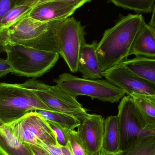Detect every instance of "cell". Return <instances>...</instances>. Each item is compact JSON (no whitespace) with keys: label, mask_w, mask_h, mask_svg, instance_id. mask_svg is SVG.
I'll return each instance as SVG.
<instances>
[{"label":"cell","mask_w":155,"mask_h":155,"mask_svg":"<svg viewBox=\"0 0 155 155\" xmlns=\"http://www.w3.org/2000/svg\"><path fill=\"white\" fill-rule=\"evenodd\" d=\"M140 77L155 86V58L135 57L122 63Z\"/></svg>","instance_id":"18"},{"label":"cell","mask_w":155,"mask_h":155,"mask_svg":"<svg viewBox=\"0 0 155 155\" xmlns=\"http://www.w3.org/2000/svg\"><path fill=\"white\" fill-rule=\"evenodd\" d=\"M31 149L34 155H51L46 150L38 146L25 144Z\"/></svg>","instance_id":"29"},{"label":"cell","mask_w":155,"mask_h":155,"mask_svg":"<svg viewBox=\"0 0 155 155\" xmlns=\"http://www.w3.org/2000/svg\"><path fill=\"white\" fill-rule=\"evenodd\" d=\"M152 11H153V14H152V17H151L150 22L148 24V25L155 30V3L154 6L153 8Z\"/></svg>","instance_id":"30"},{"label":"cell","mask_w":155,"mask_h":155,"mask_svg":"<svg viewBox=\"0 0 155 155\" xmlns=\"http://www.w3.org/2000/svg\"><path fill=\"white\" fill-rule=\"evenodd\" d=\"M104 77L128 96L134 94L155 95V86L137 75L122 64L103 73Z\"/></svg>","instance_id":"10"},{"label":"cell","mask_w":155,"mask_h":155,"mask_svg":"<svg viewBox=\"0 0 155 155\" xmlns=\"http://www.w3.org/2000/svg\"><path fill=\"white\" fill-rule=\"evenodd\" d=\"M66 1L76 4L81 7L84 4L89 2L92 0H12L11 8L17 5H27L31 7H34L37 5L52 1Z\"/></svg>","instance_id":"25"},{"label":"cell","mask_w":155,"mask_h":155,"mask_svg":"<svg viewBox=\"0 0 155 155\" xmlns=\"http://www.w3.org/2000/svg\"><path fill=\"white\" fill-rule=\"evenodd\" d=\"M120 133L117 116L107 117L104 120V134L100 153H120Z\"/></svg>","instance_id":"17"},{"label":"cell","mask_w":155,"mask_h":155,"mask_svg":"<svg viewBox=\"0 0 155 155\" xmlns=\"http://www.w3.org/2000/svg\"><path fill=\"white\" fill-rule=\"evenodd\" d=\"M32 7L20 5L12 7L0 23V31L8 29L20 19L27 15Z\"/></svg>","instance_id":"21"},{"label":"cell","mask_w":155,"mask_h":155,"mask_svg":"<svg viewBox=\"0 0 155 155\" xmlns=\"http://www.w3.org/2000/svg\"><path fill=\"white\" fill-rule=\"evenodd\" d=\"M84 29L80 22L73 17L63 20L57 28L58 53L72 73L78 71L80 53L86 43Z\"/></svg>","instance_id":"7"},{"label":"cell","mask_w":155,"mask_h":155,"mask_svg":"<svg viewBox=\"0 0 155 155\" xmlns=\"http://www.w3.org/2000/svg\"><path fill=\"white\" fill-rule=\"evenodd\" d=\"M0 155H34L25 144L21 142L5 124L0 122Z\"/></svg>","instance_id":"16"},{"label":"cell","mask_w":155,"mask_h":155,"mask_svg":"<svg viewBox=\"0 0 155 155\" xmlns=\"http://www.w3.org/2000/svg\"><path fill=\"white\" fill-rule=\"evenodd\" d=\"M12 73V69L7 60L0 58V78Z\"/></svg>","instance_id":"28"},{"label":"cell","mask_w":155,"mask_h":155,"mask_svg":"<svg viewBox=\"0 0 155 155\" xmlns=\"http://www.w3.org/2000/svg\"><path fill=\"white\" fill-rule=\"evenodd\" d=\"M77 133L88 155H97L102 148L104 120L100 115L87 114L81 118Z\"/></svg>","instance_id":"11"},{"label":"cell","mask_w":155,"mask_h":155,"mask_svg":"<svg viewBox=\"0 0 155 155\" xmlns=\"http://www.w3.org/2000/svg\"><path fill=\"white\" fill-rule=\"evenodd\" d=\"M20 84L31 90L51 110L71 115L79 121L87 114L76 97L70 95L56 85H49L35 78L29 79Z\"/></svg>","instance_id":"6"},{"label":"cell","mask_w":155,"mask_h":155,"mask_svg":"<svg viewBox=\"0 0 155 155\" xmlns=\"http://www.w3.org/2000/svg\"><path fill=\"white\" fill-rule=\"evenodd\" d=\"M130 96L140 112L143 129L155 134V95L134 94Z\"/></svg>","instance_id":"15"},{"label":"cell","mask_w":155,"mask_h":155,"mask_svg":"<svg viewBox=\"0 0 155 155\" xmlns=\"http://www.w3.org/2000/svg\"><path fill=\"white\" fill-rule=\"evenodd\" d=\"M62 20L45 22L27 15L8 29L1 31L0 39L41 51L58 53L56 32Z\"/></svg>","instance_id":"2"},{"label":"cell","mask_w":155,"mask_h":155,"mask_svg":"<svg viewBox=\"0 0 155 155\" xmlns=\"http://www.w3.org/2000/svg\"><path fill=\"white\" fill-rule=\"evenodd\" d=\"M12 0H0V23L11 8Z\"/></svg>","instance_id":"27"},{"label":"cell","mask_w":155,"mask_h":155,"mask_svg":"<svg viewBox=\"0 0 155 155\" xmlns=\"http://www.w3.org/2000/svg\"><path fill=\"white\" fill-rule=\"evenodd\" d=\"M129 55L155 58V30L145 21L136 37Z\"/></svg>","instance_id":"14"},{"label":"cell","mask_w":155,"mask_h":155,"mask_svg":"<svg viewBox=\"0 0 155 155\" xmlns=\"http://www.w3.org/2000/svg\"><path fill=\"white\" fill-rule=\"evenodd\" d=\"M7 54L12 73L35 78L49 72L60 58L58 53L45 51L0 39V53Z\"/></svg>","instance_id":"3"},{"label":"cell","mask_w":155,"mask_h":155,"mask_svg":"<svg viewBox=\"0 0 155 155\" xmlns=\"http://www.w3.org/2000/svg\"><path fill=\"white\" fill-rule=\"evenodd\" d=\"M67 134L74 155H88L77 131L68 129Z\"/></svg>","instance_id":"23"},{"label":"cell","mask_w":155,"mask_h":155,"mask_svg":"<svg viewBox=\"0 0 155 155\" xmlns=\"http://www.w3.org/2000/svg\"><path fill=\"white\" fill-rule=\"evenodd\" d=\"M46 121L54 134L58 145L61 146L68 145L69 144L67 134V130L68 129L61 126L56 123L47 120Z\"/></svg>","instance_id":"24"},{"label":"cell","mask_w":155,"mask_h":155,"mask_svg":"<svg viewBox=\"0 0 155 155\" xmlns=\"http://www.w3.org/2000/svg\"><path fill=\"white\" fill-rule=\"evenodd\" d=\"M114 4L139 13L152 12L155 0H109Z\"/></svg>","instance_id":"22"},{"label":"cell","mask_w":155,"mask_h":155,"mask_svg":"<svg viewBox=\"0 0 155 155\" xmlns=\"http://www.w3.org/2000/svg\"><path fill=\"white\" fill-rule=\"evenodd\" d=\"M97 42L94 41L90 44L86 43L82 47L78 61V71L84 78L102 79L104 77L97 54Z\"/></svg>","instance_id":"13"},{"label":"cell","mask_w":155,"mask_h":155,"mask_svg":"<svg viewBox=\"0 0 155 155\" xmlns=\"http://www.w3.org/2000/svg\"><path fill=\"white\" fill-rule=\"evenodd\" d=\"M5 124L23 143L38 146L44 143L58 145L46 120L35 112L28 113L16 121Z\"/></svg>","instance_id":"8"},{"label":"cell","mask_w":155,"mask_h":155,"mask_svg":"<svg viewBox=\"0 0 155 155\" xmlns=\"http://www.w3.org/2000/svg\"><path fill=\"white\" fill-rule=\"evenodd\" d=\"M97 155H119L118 154L112 153H100Z\"/></svg>","instance_id":"31"},{"label":"cell","mask_w":155,"mask_h":155,"mask_svg":"<svg viewBox=\"0 0 155 155\" xmlns=\"http://www.w3.org/2000/svg\"><path fill=\"white\" fill-rule=\"evenodd\" d=\"M56 85L70 95L89 97L102 102L117 103L125 95L124 90L106 79H92L74 76L68 73L54 80Z\"/></svg>","instance_id":"5"},{"label":"cell","mask_w":155,"mask_h":155,"mask_svg":"<svg viewBox=\"0 0 155 155\" xmlns=\"http://www.w3.org/2000/svg\"><path fill=\"white\" fill-rule=\"evenodd\" d=\"M34 112L47 121L56 123L70 130H74L80 124V121L76 117L62 112L45 109H37Z\"/></svg>","instance_id":"20"},{"label":"cell","mask_w":155,"mask_h":155,"mask_svg":"<svg viewBox=\"0 0 155 155\" xmlns=\"http://www.w3.org/2000/svg\"><path fill=\"white\" fill-rule=\"evenodd\" d=\"M37 109L51 110L20 84L0 83V122L10 124Z\"/></svg>","instance_id":"4"},{"label":"cell","mask_w":155,"mask_h":155,"mask_svg":"<svg viewBox=\"0 0 155 155\" xmlns=\"http://www.w3.org/2000/svg\"><path fill=\"white\" fill-rule=\"evenodd\" d=\"M38 146L46 150L51 155H74L70 144L66 146H61L41 143Z\"/></svg>","instance_id":"26"},{"label":"cell","mask_w":155,"mask_h":155,"mask_svg":"<svg viewBox=\"0 0 155 155\" xmlns=\"http://www.w3.org/2000/svg\"><path fill=\"white\" fill-rule=\"evenodd\" d=\"M117 116L120 133V151L125 150L138 137L155 134L143 129L140 112L130 96L121 99Z\"/></svg>","instance_id":"9"},{"label":"cell","mask_w":155,"mask_h":155,"mask_svg":"<svg viewBox=\"0 0 155 155\" xmlns=\"http://www.w3.org/2000/svg\"><path fill=\"white\" fill-rule=\"evenodd\" d=\"M144 21L142 14H129L105 31L96 49L103 73L127 60L134 41Z\"/></svg>","instance_id":"1"},{"label":"cell","mask_w":155,"mask_h":155,"mask_svg":"<svg viewBox=\"0 0 155 155\" xmlns=\"http://www.w3.org/2000/svg\"><path fill=\"white\" fill-rule=\"evenodd\" d=\"M119 155H155V134L138 137Z\"/></svg>","instance_id":"19"},{"label":"cell","mask_w":155,"mask_h":155,"mask_svg":"<svg viewBox=\"0 0 155 155\" xmlns=\"http://www.w3.org/2000/svg\"><path fill=\"white\" fill-rule=\"evenodd\" d=\"M79 8L78 5L71 2L52 1L35 5L28 15L37 21L48 22L69 18Z\"/></svg>","instance_id":"12"}]
</instances>
